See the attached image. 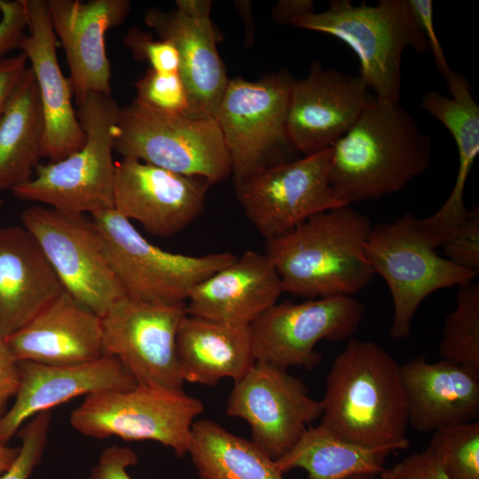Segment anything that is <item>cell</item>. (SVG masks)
<instances>
[{
  "instance_id": "cell-1",
  "label": "cell",
  "mask_w": 479,
  "mask_h": 479,
  "mask_svg": "<svg viewBox=\"0 0 479 479\" xmlns=\"http://www.w3.org/2000/svg\"><path fill=\"white\" fill-rule=\"evenodd\" d=\"M331 150V186L350 206L404 189L428 170L432 146L399 101L374 96Z\"/></svg>"
},
{
  "instance_id": "cell-2",
  "label": "cell",
  "mask_w": 479,
  "mask_h": 479,
  "mask_svg": "<svg viewBox=\"0 0 479 479\" xmlns=\"http://www.w3.org/2000/svg\"><path fill=\"white\" fill-rule=\"evenodd\" d=\"M321 425L365 447H409L407 401L400 365L387 350L349 338L326 378Z\"/></svg>"
},
{
  "instance_id": "cell-3",
  "label": "cell",
  "mask_w": 479,
  "mask_h": 479,
  "mask_svg": "<svg viewBox=\"0 0 479 479\" xmlns=\"http://www.w3.org/2000/svg\"><path fill=\"white\" fill-rule=\"evenodd\" d=\"M373 224L351 206L316 214L266 240L283 292L309 299L353 296L375 275L364 255Z\"/></svg>"
},
{
  "instance_id": "cell-4",
  "label": "cell",
  "mask_w": 479,
  "mask_h": 479,
  "mask_svg": "<svg viewBox=\"0 0 479 479\" xmlns=\"http://www.w3.org/2000/svg\"><path fill=\"white\" fill-rule=\"evenodd\" d=\"M85 142L66 158L38 165L34 177L11 191L23 200L72 214L113 209L114 143L121 107L111 95L90 92L76 100Z\"/></svg>"
},
{
  "instance_id": "cell-5",
  "label": "cell",
  "mask_w": 479,
  "mask_h": 479,
  "mask_svg": "<svg viewBox=\"0 0 479 479\" xmlns=\"http://www.w3.org/2000/svg\"><path fill=\"white\" fill-rule=\"evenodd\" d=\"M295 27L332 35L346 43L357 56L359 77L380 98L399 101L401 63L406 49L423 54L427 40L407 0L331 1L327 9L294 20Z\"/></svg>"
},
{
  "instance_id": "cell-6",
  "label": "cell",
  "mask_w": 479,
  "mask_h": 479,
  "mask_svg": "<svg viewBox=\"0 0 479 479\" xmlns=\"http://www.w3.org/2000/svg\"><path fill=\"white\" fill-rule=\"evenodd\" d=\"M364 255L391 293L394 314L389 336L395 341L410 336L415 312L429 294L467 284L477 276L438 255L412 213L373 225Z\"/></svg>"
},
{
  "instance_id": "cell-7",
  "label": "cell",
  "mask_w": 479,
  "mask_h": 479,
  "mask_svg": "<svg viewBox=\"0 0 479 479\" xmlns=\"http://www.w3.org/2000/svg\"><path fill=\"white\" fill-rule=\"evenodd\" d=\"M114 152L211 185L231 175V162L214 118L155 111L135 99L121 107Z\"/></svg>"
},
{
  "instance_id": "cell-8",
  "label": "cell",
  "mask_w": 479,
  "mask_h": 479,
  "mask_svg": "<svg viewBox=\"0 0 479 479\" xmlns=\"http://www.w3.org/2000/svg\"><path fill=\"white\" fill-rule=\"evenodd\" d=\"M204 411L203 403L183 389L137 384L84 397L70 413V426L80 434L106 439L153 441L183 458L192 428Z\"/></svg>"
},
{
  "instance_id": "cell-9",
  "label": "cell",
  "mask_w": 479,
  "mask_h": 479,
  "mask_svg": "<svg viewBox=\"0 0 479 479\" xmlns=\"http://www.w3.org/2000/svg\"><path fill=\"white\" fill-rule=\"evenodd\" d=\"M292 75L282 70L250 82L229 80L214 119L231 162L235 187L294 151L287 134Z\"/></svg>"
},
{
  "instance_id": "cell-10",
  "label": "cell",
  "mask_w": 479,
  "mask_h": 479,
  "mask_svg": "<svg viewBox=\"0 0 479 479\" xmlns=\"http://www.w3.org/2000/svg\"><path fill=\"white\" fill-rule=\"evenodd\" d=\"M112 270L125 295L161 303L186 302L192 289L232 263L229 252L189 255L165 251L145 240L130 221L114 209L90 215Z\"/></svg>"
},
{
  "instance_id": "cell-11",
  "label": "cell",
  "mask_w": 479,
  "mask_h": 479,
  "mask_svg": "<svg viewBox=\"0 0 479 479\" xmlns=\"http://www.w3.org/2000/svg\"><path fill=\"white\" fill-rule=\"evenodd\" d=\"M21 225L35 238L64 290L102 318L125 293L109 263L91 218L34 205Z\"/></svg>"
},
{
  "instance_id": "cell-12",
  "label": "cell",
  "mask_w": 479,
  "mask_h": 479,
  "mask_svg": "<svg viewBox=\"0 0 479 479\" xmlns=\"http://www.w3.org/2000/svg\"><path fill=\"white\" fill-rule=\"evenodd\" d=\"M186 302L123 296L101 318L104 356L117 357L137 384L183 389L177 336Z\"/></svg>"
},
{
  "instance_id": "cell-13",
  "label": "cell",
  "mask_w": 479,
  "mask_h": 479,
  "mask_svg": "<svg viewBox=\"0 0 479 479\" xmlns=\"http://www.w3.org/2000/svg\"><path fill=\"white\" fill-rule=\"evenodd\" d=\"M364 314L363 304L353 296L276 302L248 326L254 358L286 369L312 370L322 360L316 344L349 339Z\"/></svg>"
},
{
  "instance_id": "cell-14",
  "label": "cell",
  "mask_w": 479,
  "mask_h": 479,
  "mask_svg": "<svg viewBox=\"0 0 479 479\" xmlns=\"http://www.w3.org/2000/svg\"><path fill=\"white\" fill-rule=\"evenodd\" d=\"M331 147L267 167L236 186L246 216L265 240L342 204L330 184Z\"/></svg>"
},
{
  "instance_id": "cell-15",
  "label": "cell",
  "mask_w": 479,
  "mask_h": 479,
  "mask_svg": "<svg viewBox=\"0 0 479 479\" xmlns=\"http://www.w3.org/2000/svg\"><path fill=\"white\" fill-rule=\"evenodd\" d=\"M226 414L244 420L251 441L272 459L289 452L304 430L322 415V405L286 368L255 361L234 381Z\"/></svg>"
},
{
  "instance_id": "cell-16",
  "label": "cell",
  "mask_w": 479,
  "mask_h": 479,
  "mask_svg": "<svg viewBox=\"0 0 479 479\" xmlns=\"http://www.w3.org/2000/svg\"><path fill=\"white\" fill-rule=\"evenodd\" d=\"M370 91L358 75L313 61L308 75L291 88L287 134L292 149L308 155L331 147L373 98Z\"/></svg>"
},
{
  "instance_id": "cell-17",
  "label": "cell",
  "mask_w": 479,
  "mask_h": 479,
  "mask_svg": "<svg viewBox=\"0 0 479 479\" xmlns=\"http://www.w3.org/2000/svg\"><path fill=\"white\" fill-rule=\"evenodd\" d=\"M211 184L133 158L115 162L113 209L151 234L170 237L203 212Z\"/></svg>"
},
{
  "instance_id": "cell-18",
  "label": "cell",
  "mask_w": 479,
  "mask_h": 479,
  "mask_svg": "<svg viewBox=\"0 0 479 479\" xmlns=\"http://www.w3.org/2000/svg\"><path fill=\"white\" fill-rule=\"evenodd\" d=\"M27 27L20 48L33 71L43 118L42 156L57 161L78 151L85 133L72 104L73 89L57 58L56 34L46 0H23Z\"/></svg>"
},
{
  "instance_id": "cell-19",
  "label": "cell",
  "mask_w": 479,
  "mask_h": 479,
  "mask_svg": "<svg viewBox=\"0 0 479 479\" xmlns=\"http://www.w3.org/2000/svg\"><path fill=\"white\" fill-rule=\"evenodd\" d=\"M20 385L12 405L0 419V443L8 444L22 424L73 398L109 390H126L135 379L115 357L70 365L19 361Z\"/></svg>"
},
{
  "instance_id": "cell-20",
  "label": "cell",
  "mask_w": 479,
  "mask_h": 479,
  "mask_svg": "<svg viewBox=\"0 0 479 479\" xmlns=\"http://www.w3.org/2000/svg\"><path fill=\"white\" fill-rule=\"evenodd\" d=\"M53 30L60 39L76 100L88 93L111 95L106 32L130 12L128 0H46Z\"/></svg>"
},
{
  "instance_id": "cell-21",
  "label": "cell",
  "mask_w": 479,
  "mask_h": 479,
  "mask_svg": "<svg viewBox=\"0 0 479 479\" xmlns=\"http://www.w3.org/2000/svg\"><path fill=\"white\" fill-rule=\"evenodd\" d=\"M5 341L18 361L70 365L104 356L101 318L65 290Z\"/></svg>"
},
{
  "instance_id": "cell-22",
  "label": "cell",
  "mask_w": 479,
  "mask_h": 479,
  "mask_svg": "<svg viewBox=\"0 0 479 479\" xmlns=\"http://www.w3.org/2000/svg\"><path fill=\"white\" fill-rule=\"evenodd\" d=\"M281 293L279 277L267 255L247 250L192 289L186 300L187 314L248 326Z\"/></svg>"
},
{
  "instance_id": "cell-23",
  "label": "cell",
  "mask_w": 479,
  "mask_h": 479,
  "mask_svg": "<svg viewBox=\"0 0 479 479\" xmlns=\"http://www.w3.org/2000/svg\"><path fill=\"white\" fill-rule=\"evenodd\" d=\"M144 20L178 53V73L187 91L190 116L214 118L230 79L216 48L218 36L211 18L153 7L146 10Z\"/></svg>"
},
{
  "instance_id": "cell-24",
  "label": "cell",
  "mask_w": 479,
  "mask_h": 479,
  "mask_svg": "<svg viewBox=\"0 0 479 479\" xmlns=\"http://www.w3.org/2000/svg\"><path fill=\"white\" fill-rule=\"evenodd\" d=\"M64 288L32 234L0 227V338L33 319Z\"/></svg>"
},
{
  "instance_id": "cell-25",
  "label": "cell",
  "mask_w": 479,
  "mask_h": 479,
  "mask_svg": "<svg viewBox=\"0 0 479 479\" xmlns=\"http://www.w3.org/2000/svg\"><path fill=\"white\" fill-rule=\"evenodd\" d=\"M408 424L420 433L479 417V373L446 360L420 357L400 366Z\"/></svg>"
},
{
  "instance_id": "cell-26",
  "label": "cell",
  "mask_w": 479,
  "mask_h": 479,
  "mask_svg": "<svg viewBox=\"0 0 479 479\" xmlns=\"http://www.w3.org/2000/svg\"><path fill=\"white\" fill-rule=\"evenodd\" d=\"M451 97L436 90L427 92L421 108L439 121L452 134L457 146L459 167L453 187L440 208L421 219L427 232L439 242L464 219L469 209L464 203L466 184L479 153V106L467 78L453 71L445 81Z\"/></svg>"
},
{
  "instance_id": "cell-27",
  "label": "cell",
  "mask_w": 479,
  "mask_h": 479,
  "mask_svg": "<svg viewBox=\"0 0 479 479\" xmlns=\"http://www.w3.org/2000/svg\"><path fill=\"white\" fill-rule=\"evenodd\" d=\"M184 381L213 386L240 379L255 364L248 326H232L187 314L177 336Z\"/></svg>"
},
{
  "instance_id": "cell-28",
  "label": "cell",
  "mask_w": 479,
  "mask_h": 479,
  "mask_svg": "<svg viewBox=\"0 0 479 479\" xmlns=\"http://www.w3.org/2000/svg\"><path fill=\"white\" fill-rule=\"evenodd\" d=\"M43 118L37 84L27 67L0 115V191L29 181L42 156Z\"/></svg>"
},
{
  "instance_id": "cell-29",
  "label": "cell",
  "mask_w": 479,
  "mask_h": 479,
  "mask_svg": "<svg viewBox=\"0 0 479 479\" xmlns=\"http://www.w3.org/2000/svg\"><path fill=\"white\" fill-rule=\"evenodd\" d=\"M395 446L365 447L340 438L323 425L308 427L297 443L275 460L282 474L294 468L307 472L305 479H351L357 475L378 476Z\"/></svg>"
},
{
  "instance_id": "cell-30",
  "label": "cell",
  "mask_w": 479,
  "mask_h": 479,
  "mask_svg": "<svg viewBox=\"0 0 479 479\" xmlns=\"http://www.w3.org/2000/svg\"><path fill=\"white\" fill-rule=\"evenodd\" d=\"M187 454L199 479H285L275 460L251 440L208 419L193 423Z\"/></svg>"
},
{
  "instance_id": "cell-31",
  "label": "cell",
  "mask_w": 479,
  "mask_h": 479,
  "mask_svg": "<svg viewBox=\"0 0 479 479\" xmlns=\"http://www.w3.org/2000/svg\"><path fill=\"white\" fill-rule=\"evenodd\" d=\"M458 287L456 308L444 319L439 355L479 373V284L473 280Z\"/></svg>"
},
{
  "instance_id": "cell-32",
  "label": "cell",
  "mask_w": 479,
  "mask_h": 479,
  "mask_svg": "<svg viewBox=\"0 0 479 479\" xmlns=\"http://www.w3.org/2000/svg\"><path fill=\"white\" fill-rule=\"evenodd\" d=\"M428 449L451 479H479V422L436 429Z\"/></svg>"
},
{
  "instance_id": "cell-33",
  "label": "cell",
  "mask_w": 479,
  "mask_h": 479,
  "mask_svg": "<svg viewBox=\"0 0 479 479\" xmlns=\"http://www.w3.org/2000/svg\"><path fill=\"white\" fill-rule=\"evenodd\" d=\"M138 103L155 111L190 115L189 98L179 73L163 74L149 68L135 82Z\"/></svg>"
},
{
  "instance_id": "cell-34",
  "label": "cell",
  "mask_w": 479,
  "mask_h": 479,
  "mask_svg": "<svg viewBox=\"0 0 479 479\" xmlns=\"http://www.w3.org/2000/svg\"><path fill=\"white\" fill-rule=\"evenodd\" d=\"M52 420L51 411L33 416L19 430L21 444L20 452L11 467L0 475V479H28L41 463L48 443Z\"/></svg>"
},
{
  "instance_id": "cell-35",
  "label": "cell",
  "mask_w": 479,
  "mask_h": 479,
  "mask_svg": "<svg viewBox=\"0 0 479 479\" xmlns=\"http://www.w3.org/2000/svg\"><path fill=\"white\" fill-rule=\"evenodd\" d=\"M444 257L458 267L479 271V208L468 210L464 219L441 244Z\"/></svg>"
},
{
  "instance_id": "cell-36",
  "label": "cell",
  "mask_w": 479,
  "mask_h": 479,
  "mask_svg": "<svg viewBox=\"0 0 479 479\" xmlns=\"http://www.w3.org/2000/svg\"><path fill=\"white\" fill-rule=\"evenodd\" d=\"M123 43L135 59L147 61L153 71L163 74L179 72L178 53L169 42L153 39L151 34L132 27L124 35Z\"/></svg>"
},
{
  "instance_id": "cell-37",
  "label": "cell",
  "mask_w": 479,
  "mask_h": 479,
  "mask_svg": "<svg viewBox=\"0 0 479 479\" xmlns=\"http://www.w3.org/2000/svg\"><path fill=\"white\" fill-rule=\"evenodd\" d=\"M378 476L380 479H451L428 448L385 468Z\"/></svg>"
},
{
  "instance_id": "cell-38",
  "label": "cell",
  "mask_w": 479,
  "mask_h": 479,
  "mask_svg": "<svg viewBox=\"0 0 479 479\" xmlns=\"http://www.w3.org/2000/svg\"><path fill=\"white\" fill-rule=\"evenodd\" d=\"M0 59L20 48L27 20L23 0H0Z\"/></svg>"
},
{
  "instance_id": "cell-39",
  "label": "cell",
  "mask_w": 479,
  "mask_h": 479,
  "mask_svg": "<svg viewBox=\"0 0 479 479\" xmlns=\"http://www.w3.org/2000/svg\"><path fill=\"white\" fill-rule=\"evenodd\" d=\"M138 462V456L131 448L111 445L100 453L86 479H133L128 468Z\"/></svg>"
},
{
  "instance_id": "cell-40",
  "label": "cell",
  "mask_w": 479,
  "mask_h": 479,
  "mask_svg": "<svg viewBox=\"0 0 479 479\" xmlns=\"http://www.w3.org/2000/svg\"><path fill=\"white\" fill-rule=\"evenodd\" d=\"M407 4L427 40L428 50L431 51L434 57L437 71L444 81L447 80L453 71L447 62L435 30L433 2L431 0H407Z\"/></svg>"
},
{
  "instance_id": "cell-41",
  "label": "cell",
  "mask_w": 479,
  "mask_h": 479,
  "mask_svg": "<svg viewBox=\"0 0 479 479\" xmlns=\"http://www.w3.org/2000/svg\"><path fill=\"white\" fill-rule=\"evenodd\" d=\"M20 385L19 361L6 341L0 338V419L8 410L10 400L16 397Z\"/></svg>"
},
{
  "instance_id": "cell-42",
  "label": "cell",
  "mask_w": 479,
  "mask_h": 479,
  "mask_svg": "<svg viewBox=\"0 0 479 479\" xmlns=\"http://www.w3.org/2000/svg\"><path fill=\"white\" fill-rule=\"evenodd\" d=\"M27 61V56L21 51L0 59V115L22 77Z\"/></svg>"
},
{
  "instance_id": "cell-43",
  "label": "cell",
  "mask_w": 479,
  "mask_h": 479,
  "mask_svg": "<svg viewBox=\"0 0 479 479\" xmlns=\"http://www.w3.org/2000/svg\"><path fill=\"white\" fill-rule=\"evenodd\" d=\"M315 12L311 0H280L273 7L271 13L276 23L287 25L299 17Z\"/></svg>"
},
{
  "instance_id": "cell-44",
  "label": "cell",
  "mask_w": 479,
  "mask_h": 479,
  "mask_svg": "<svg viewBox=\"0 0 479 479\" xmlns=\"http://www.w3.org/2000/svg\"><path fill=\"white\" fill-rule=\"evenodd\" d=\"M177 9L192 18L210 17L212 3L208 0H177Z\"/></svg>"
},
{
  "instance_id": "cell-45",
  "label": "cell",
  "mask_w": 479,
  "mask_h": 479,
  "mask_svg": "<svg viewBox=\"0 0 479 479\" xmlns=\"http://www.w3.org/2000/svg\"><path fill=\"white\" fill-rule=\"evenodd\" d=\"M20 447H12L0 443V475L13 463L20 452Z\"/></svg>"
},
{
  "instance_id": "cell-46",
  "label": "cell",
  "mask_w": 479,
  "mask_h": 479,
  "mask_svg": "<svg viewBox=\"0 0 479 479\" xmlns=\"http://www.w3.org/2000/svg\"><path fill=\"white\" fill-rule=\"evenodd\" d=\"M238 3L239 4H236L237 9L240 12L241 16L244 17V18H249V20H252V19H250L252 17V15H251V12H250L251 10H250L249 2L240 1ZM246 21H247L246 24L247 25V35L246 40L247 39V41H252V39H253V31L251 30V28L248 26V20L245 19V22Z\"/></svg>"
},
{
  "instance_id": "cell-47",
  "label": "cell",
  "mask_w": 479,
  "mask_h": 479,
  "mask_svg": "<svg viewBox=\"0 0 479 479\" xmlns=\"http://www.w3.org/2000/svg\"><path fill=\"white\" fill-rule=\"evenodd\" d=\"M351 479H376V476L373 475H357Z\"/></svg>"
},
{
  "instance_id": "cell-48",
  "label": "cell",
  "mask_w": 479,
  "mask_h": 479,
  "mask_svg": "<svg viewBox=\"0 0 479 479\" xmlns=\"http://www.w3.org/2000/svg\"><path fill=\"white\" fill-rule=\"evenodd\" d=\"M2 204H3V201H2V200H0V206H1Z\"/></svg>"
}]
</instances>
